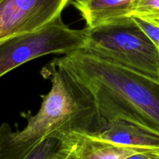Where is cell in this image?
I'll use <instances>...</instances> for the list:
<instances>
[{
	"mask_svg": "<svg viewBox=\"0 0 159 159\" xmlns=\"http://www.w3.org/2000/svg\"><path fill=\"white\" fill-rule=\"evenodd\" d=\"M134 21L142 30L147 37L159 48V23L138 16H131Z\"/></svg>",
	"mask_w": 159,
	"mask_h": 159,
	"instance_id": "10",
	"label": "cell"
},
{
	"mask_svg": "<svg viewBox=\"0 0 159 159\" xmlns=\"http://www.w3.org/2000/svg\"><path fill=\"white\" fill-rule=\"evenodd\" d=\"M71 0H3L0 3V40L34 32L61 15Z\"/></svg>",
	"mask_w": 159,
	"mask_h": 159,
	"instance_id": "5",
	"label": "cell"
},
{
	"mask_svg": "<svg viewBox=\"0 0 159 159\" xmlns=\"http://www.w3.org/2000/svg\"><path fill=\"white\" fill-rule=\"evenodd\" d=\"M158 50H159V48H158Z\"/></svg>",
	"mask_w": 159,
	"mask_h": 159,
	"instance_id": "14",
	"label": "cell"
},
{
	"mask_svg": "<svg viewBox=\"0 0 159 159\" xmlns=\"http://www.w3.org/2000/svg\"><path fill=\"white\" fill-rule=\"evenodd\" d=\"M59 139L56 135L42 141L25 159H59L57 155Z\"/></svg>",
	"mask_w": 159,
	"mask_h": 159,
	"instance_id": "9",
	"label": "cell"
},
{
	"mask_svg": "<svg viewBox=\"0 0 159 159\" xmlns=\"http://www.w3.org/2000/svg\"><path fill=\"white\" fill-rule=\"evenodd\" d=\"M56 136L59 139L57 149L59 159H125L137 153H153L143 149L113 144L88 134L70 132L58 133Z\"/></svg>",
	"mask_w": 159,
	"mask_h": 159,
	"instance_id": "6",
	"label": "cell"
},
{
	"mask_svg": "<svg viewBox=\"0 0 159 159\" xmlns=\"http://www.w3.org/2000/svg\"><path fill=\"white\" fill-rule=\"evenodd\" d=\"M96 102L105 124L124 120L159 133V82L83 49L56 58Z\"/></svg>",
	"mask_w": 159,
	"mask_h": 159,
	"instance_id": "2",
	"label": "cell"
},
{
	"mask_svg": "<svg viewBox=\"0 0 159 159\" xmlns=\"http://www.w3.org/2000/svg\"><path fill=\"white\" fill-rule=\"evenodd\" d=\"M130 16L159 21V0H136L132 7Z\"/></svg>",
	"mask_w": 159,
	"mask_h": 159,
	"instance_id": "8",
	"label": "cell"
},
{
	"mask_svg": "<svg viewBox=\"0 0 159 159\" xmlns=\"http://www.w3.org/2000/svg\"><path fill=\"white\" fill-rule=\"evenodd\" d=\"M136 0H71L88 28L130 16Z\"/></svg>",
	"mask_w": 159,
	"mask_h": 159,
	"instance_id": "7",
	"label": "cell"
},
{
	"mask_svg": "<svg viewBox=\"0 0 159 159\" xmlns=\"http://www.w3.org/2000/svg\"><path fill=\"white\" fill-rule=\"evenodd\" d=\"M41 73L51 80V90L41 96L36 114L21 113L27 122L23 130L14 131L8 123L0 125V159H25L57 133L95 134L105 126L89 93L55 59Z\"/></svg>",
	"mask_w": 159,
	"mask_h": 159,
	"instance_id": "1",
	"label": "cell"
},
{
	"mask_svg": "<svg viewBox=\"0 0 159 159\" xmlns=\"http://www.w3.org/2000/svg\"><path fill=\"white\" fill-rule=\"evenodd\" d=\"M125 159H159V155L150 152H141L130 155Z\"/></svg>",
	"mask_w": 159,
	"mask_h": 159,
	"instance_id": "11",
	"label": "cell"
},
{
	"mask_svg": "<svg viewBox=\"0 0 159 159\" xmlns=\"http://www.w3.org/2000/svg\"><path fill=\"white\" fill-rule=\"evenodd\" d=\"M156 22H158V23H159V21H156Z\"/></svg>",
	"mask_w": 159,
	"mask_h": 159,
	"instance_id": "13",
	"label": "cell"
},
{
	"mask_svg": "<svg viewBox=\"0 0 159 159\" xmlns=\"http://www.w3.org/2000/svg\"><path fill=\"white\" fill-rule=\"evenodd\" d=\"M89 29H72L61 15L34 32L0 40V78L17 67L48 54H68L83 49Z\"/></svg>",
	"mask_w": 159,
	"mask_h": 159,
	"instance_id": "4",
	"label": "cell"
},
{
	"mask_svg": "<svg viewBox=\"0 0 159 159\" xmlns=\"http://www.w3.org/2000/svg\"><path fill=\"white\" fill-rule=\"evenodd\" d=\"M2 1H3V0H0V3H1Z\"/></svg>",
	"mask_w": 159,
	"mask_h": 159,
	"instance_id": "12",
	"label": "cell"
},
{
	"mask_svg": "<svg viewBox=\"0 0 159 159\" xmlns=\"http://www.w3.org/2000/svg\"><path fill=\"white\" fill-rule=\"evenodd\" d=\"M83 50L159 82V50L131 16L89 28Z\"/></svg>",
	"mask_w": 159,
	"mask_h": 159,
	"instance_id": "3",
	"label": "cell"
}]
</instances>
